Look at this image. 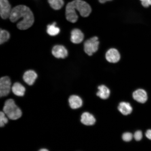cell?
I'll list each match as a JSON object with an SVG mask.
<instances>
[{
	"mask_svg": "<svg viewBox=\"0 0 151 151\" xmlns=\"http://www.w3.org/2000/svg\"><path fill=\"white\" fill-rule=\"evenodd\" d=\"M11 91L14 95L18 97H23L26 92V88L19 83L16 82L13 85Z\"/></svg>",
	"mask_w": 151,
	"mask_h": 151,
	"instance_id": "4fadbf2b",
	"label": "cell"
},
{
	"mask_svg": "<svg viewBox=\"0 0 151 151\" xmlns=\"http://www.w3.org/2000/svg\"><path fill=\"white\" fill-rule=\"evenodd\" d=\"M143 6L147 8L151 6V0H140Z\"/></svg>",
	"mask_w": 151,
	"mask_h": 151,
	"instance_id": "cb8c5ba5",
	"label": "cell"
},
{
	"mask_svg": "<svg viewBox=\"0 0 151 151\" xmlns=\"http://www.w3.org/2000/svg\"><path fill=\"white\" fill-rule=\"evenodd\" d=\"M99 38L93 37L85 41L84 44V52L88 55L91 56L99 50Z\"/></svg>",
	"mask_w": 151,
	"mask_h": 151,
	"instance_id": "3957f363",
	"label": "cell"
},
{
	"mask_svg": "<svg viewBox=\"0 0 151 151\" xmlns=\"http://www.w3.org/2000/svg\"><path fill=\"white\" fill-rule=\"evenodd\" d=\"M12 9L8 0H0V14L2 18L6 19L9 18Z\"/></svg>",
	"mask_w": 151,
	"mask_h": 151,
	"instance_id": "8992f818",
	"label": "cell"
},
{
	"mask_svg": "<svg viewBox=\"0 0 151 151\" xmlns=\"http://www.w3.org/2000/svg\"><path fill=\"white\" fill-rule=\"evenodd\" d=\"M0 111H3L9 120H18L22 115L21 109L17 104L15 100L11 98L6 99Z\"/></svg>",
	"mask_w": 151,
	"mask_h": 151,
	"instance_id": "7a4b0ae2",
	"label": "cell"
},
{
	"mask_svg": "<svg viewBox=\"0 0 151 151\" xmlns=\"http://www.w3.org/2000/svg\"><path fill=\"white\" fill-rule=\"evenodd\" d=\"M65 16L67 20L72 23H75L78 19L76 11L70 2L68 3L66 7Z\"/></svg>",
	"mask_w": 151,
	"mask_h": 151,
	"instance_id": "9c48e42d",
	"label": "cell"
},
{
	"mask_svg": "<svg viewBox=\"0 0 151 151\" xmlns=\"http://www.w3.org/2000/svg\"><path fill=\"white\" fill-rule=\"evenodd\" d=\"M84 37L83 33L78 28H75L71 32V41L74 44H79L82 42L84 40Z\"/></svg>",
	"mask_w": 151,
	"mask_h": 151,
	"instance_id": "7c38bea8",
	"label": "cell"
},
{
	"mask_svg": "<svg viewBox=\"0 0 151 151\" xmlns=\"http://www.w3.org/2000/svg\"><path fill=\"white\" fill-rule=\"evenodd\" d=\"M48 2L50 6L55 10L61 9L64 4L63 0H48Z\"/></svg>",
	"mask_w": 151,
	"mask_h": 151,
	"instance_id": "d6986e66",
	"label": "cell"
},
{
	"mask_svg": "<svg viewBox=\"0 0 151 151\" xmlns=\"http://www.w3.org/2000/svg\"><path fill=\"white\" fill-rule=\"evenodd\" d=\"M70 2L74 8L78 11L83 17H88L91 12V7L86 1L82 0H74Z\"/></svg>",
	"mask_w": 151,
	"mask_h": 151,
	"instance_id": "277c9868",
	"label": "cell"
},
{
	"mask_svg": "<svg viewBox=\"0 0 151 151\" xmlns=\"http://www.w3.org/2000/svg\"><path fill=\"white\" fill-rule=\"evenodd\" d=\"M9 19L15 22L21 18L22 19L17 24L19 29L24 30L28 29L32 26L34 22L33 13L31 9L26 6H17L12 9Z\"/></svg>",
	"mask_w": 151,
	"mask_h": 151,
	"instance_id": "6da1fadb",
	"label": "cell"
},
{
	"mask_svg": "<svg viewBox=\"0 0 151 151\" xmlns=\"http://www.w3.org/2000/svg\"><path fill=\"white\" fill-rule=\"evenodd\" d=\"M99 2L101 4L105 3L106 1H108V0H99Z\"/></svg>",
	"mask_w": 151,
	"mask_h": 151,
	"instance_id": "4316f807",
	"label": "cell"
},
{
	"mask_svg": "<svg viewBox=\"0 0 151 151\" xmlns=\"http://www.w3.org/2000/svg\"><path fill=\"white\" fill-rule=\"evenodd\" d=\"M99 91L97 92L96 95L101 99H106L109 97L110 94V91L109 88L105 85H101L98 88Z\"/></svg>",
	"mask_w": 151,
	"mask_h": 151,
	"instance_id": "2e32d148",
	"label": "cell"
},
{
	"mask_svg": "<svg viewBox=\"0 0 151 151\" xmlns=\"http://www.w3.org/2000/svg\"><path fill=\"white\" fill-rule=\"evenodd\" d=\"M52 53L57 58H65L68 55V52L65 47L62 45H56L52 50Z\"/></svg>",
	"mask_w": 151,
	"mask_h": 151,
	"instance_id": "30bf717a",
	"label": "cell"
},
{
	"mask_svg": "<svg viewBox=\"0 0 151 151\" xmlns=\"http://www.w3.org/2000/svg\"><path fill=\"white\" fill-rule=\"evenodd\" d=\"M11 82L7 76L2 77L0 79V98H6L11 91Z\"/></svg>",
	"mask_w": 151,
	"mask_h": 151,
	"instance_id": "5b68a950",
	"label": "cell"
},
{
	"mask_svg": "<svg viewBox=\"0 0 151 151\" xmlns=\"http://www.w3.org/2000/svg\"><path fill=\"white\" fill-rule=\"evenodd\" d=\"M9 119L2 111H0V127H4L8 123Z\"/></svg>",
	"mask_w": 151,
	"mask_h": 151,
	"instance_id": "44dd1931",
	"label": "cell"
},
{
	"mask_svg": "<svg viewBox=\"0 0 151 151\" xmlns=\"http://www.w3.org/2000/svg\"><path fill=\"white\" fill-rule=\"evenodd\" d=\"M68 103L70 107L73 110H76L82 106L83 100L80 96L73 94L69 96Z\"/></svg>",
	"mask_w": 151,
	"mask_h": 151,
	"instance_id": "ba28073f",
	"label": "cell"
},
{
	"mask_svg": "<svg viewBox=\"0 0 151 151\" xmlns=\"http://www.w3.org/2000/svg\"><path fill=\"white\" fill-rule=\"evenodd\" d=\"M143 135L142 132L141 131H137L134 134V137L137 141H139L142 138Z\"/></svg>",
	"mask_w": 151,
	"mask_h": 151,
	"instance_id": "603a6c76",
	"label": "cell"
},
{
	"mask_svg": "<svg viewBox=\"0 0 151 151\" xmlns=\"http://www.w3.org/2000/svg\"><path fill=\"white\" fill-rule=\"evenodd\" d=\"M121 56L118 50L114 48L109 49L105 54V58L109 63H116L120 61Z\"/></svg>",
	"mask_w": 151,
	"mask_h": 151,
	"instance_id": "52a82bcc",
	"label": "cell"
},
{
	"mask_svg": "<svg viewBox=\"0 0 151 151\" xmlns=\"http://www.w3.org/2000/svg\"><path fill=\"white\" fill-rule=\"evenodd\" d=\"M37 74L32 70L26 71L23 76V80L26 84L29 86H32L37 77Z\"/></svg>",
	"mask_w": 151,
	"mask_h": 151,
	"instance_id": "9a60e30c",
	"label": "cell"
},
{
	"mask_svg": "<svg viewBox=\"0 0 151 151\" xmlns=\"http://www.w3.org/2000/svg\"><path fill=\"white\" fill-rule=\"evenodd\" d=\"M133 97L138 102L142 104L146 103L148 99L146 91L143 89H138L134 91Z\"/></svg>",
	"mask_w": 151,
	"mask_h": 151,
	"instance_id": "8fae6325",
	"label": "cell"
},
{
	"mask_svg": "<svg viewBox=\"0 0 151 151\" xmlns=\"http://www.w3.org/2000/svg\"><path fill=\"white\" fill-rule=\"evenodd\" d=\"M146 136L147 138L151 140V129L147 130L146 132Z\"/></svg>",
	"mask_w": 151,
	"mask_h": 151,
	"instance_id": "d4e9b609",
	"label": "cell"
},
{
	"mask_svg": "<svg viewBox=\"0 0 151 151\" xmlns=\"http://www.w3.org/2000/svg\"><path fill=\"white\" fill-rule=\"evenodd\" d=\"M112 1V0H108V1Z\"/></svg>",
	"mask_w": 151,
	"mask_h": 151,
	"instance_id": "83f0119b",
	"label": "cell"
},
{
	"mask_svg": "<svg viewBox=\"0 0 151 151\" xmlns=\"http://www.w3.org/2000/svg\"><path fill=\"white\" fill-rule=\"evenodd\" d=\"M80 121L85 125L91 126L95 123L96 120L93 115L88 112H85L81 115Z\"/></svg>",
	"mask_w": 151,
	"mask_h": 151,
	"instance_id": "5bb4252c",
	"label": "cell"
},
{
	"mask_svg": "<svg viewBox=\"0 0 151 151\" xmlns=\"http://www.w3.org/2000/svg\"><path fill=\"white\" fill-rule=\"evenodd\" d=\"M118 109L122 114L125 116L131 114L133 110V109L130 104L126 102L120 103L118 106Z\"/></svg>",
	"mask_w": 151,
	"mask_h": 151,
	"instance_id": "e0dca14e",
	"label": "cell"
},
{
	"mask_svg": "<svg viewBox=\"0 0 151 151\" xmlns=\"http://www.w3.org/2000/svg\"><path fill=\"white\" fill-rule=\"evenodd\" d=\"M10 37V35L8 31L5 30L1 29L0 31V43L1 44L6 42Z\"/></svg>",
	"mask_w": 151,
	"mask_h": 151,
	"instance_id": "ffe728a7",
	"label": "cell"
},
{
	"mask_svg": "<svg viewBox=\"0 0 151 151\" xmlns=\"http://www.w3.org/2000/svg\"><path fill=\"white\" fill-rule=\"evenodd\" d=\"M133 137L132 134L129 132H126L123 134L122 138L123 140L126 142L131 141Z\"/></svg>",
	"mask_w": 151,
	"mask_h": 151,
	"instance_id": "7402d4cb",
	"label": "cell"
},
{
	"mask_svg": "<svg viewBox=\"0 0 151 151\" xmlns=\"http://www.w3.org/2000/svg\"><path fill=\"white\" fill-rule=\"evenodd\" d=\"M55 22L47 26V31L49 35L55 36L59 33L60 30L59 28L57 27Z\"/></svg>",
	"mask_w": 151,
	"mask_h": 151,
	"instance_id": "ac0fdd59",
	"label": "cell"
},
{
	"mask_svg": "<svg viewBox=\"0 0 151 151\" xmlns=\"http://www.w3.org/2000/svg\"><path fill=\"white\" fill-rule=\"evenodd\" d=\"M38 151H50V150H48V149L45 148H41L40 149L38 150Z\"/></svg>",
	"mask_w": 151,
	"mask_h": 151,
	"instance_id": "484cf974",
	"label": "cell"
}]
</instances>
